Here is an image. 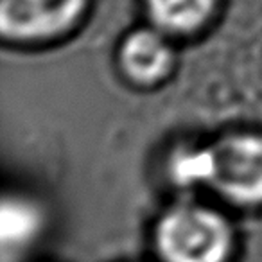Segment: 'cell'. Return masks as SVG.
<instances>
[{
    "label": "cell",
    "mask_w": 262,
    "mask_h": 262,
    "mask_svg": "<svg viewBox=\"0 0 262 262\" xmlns=\"http://www.w3.org/2000/svg\"><path fill=\"white\" fill-rule=\"evenodd\" d=\"M43 228V214L24 196H6L0 210V241L4 257L29 248Z\"/></svg>",
    "instance_id": "5b68a950"
},
{
    "label": "cell",
    "mask_w": 262,
    "mask_h": 262,
    "mask_svg": "<svg viewBox=\"0 0 262 262\" xmlns=\"http://www.w3.org/2000/svg\"><path fill=\"white\" fill-rule=\"evenodd\" d=\"M119 61L137 84H157L171 72L174 54L160 29H137L124 38Z\"/></svg>",
    "instance_id": "277c9868"
},
{
    "label": "cell",
    "mask_w": 262,
    "mask_h": 262,
    "mask_svg": "<svg viewBox=\"0 0 262 262\" xmlns=\"http://www.w3.org/2000/svg\"><path fill=\"white\" fill-rule=\"evenodd\" d=\"M155 243L164 262H226L232 253V225L203 205L169 208L157 223Z\"/></svg>",
    "instance_id": "7a4b0ae2"
},
{
    "label": "cell",
    "mask_w": 262,
    "mask_h": 262,
    "mask_svg": "<svg viewBox=\"0 0 262 262\" xmlns=\"http://www.w3.org/2000/svg\"><path fill=\"white\" fill-rule=\"evenodd\" d=\"M88 0H0V29L6 40L41 41L69 31Z\"/></svg>",
    "instance_id": "3957f363"
},
{
    "label": "cell",
    "mask_w": 262,
    "mask_h": 262,
    "mask_svg": "<svg viewBox=\"0 0 262 262\" xmlns=\"http://www.w3.org/2000/svg\"><path fill=\"white\" fill-rule=\"evenodd\" d=\"M178 185H208L235 205H262V135L239 133L207 147H185L171 162Z\"/></svg>",
    "instance_id": "6da1fadb"
},
{
    "label": "cell",
    "mask_w": 262,
    "mask_h": 262,
    "mask_svg": "<svg viewBox=\"0 0 262 262\" xmlns=\"http://www.w3.org/2000/svg\"><path fill=\"white\" fill-rule=\"evenodd\" d=\"M146 8L157 29L190 34L208 22L215 9V0H146Z\"/></svg>",
    "instance_id": "8992f818"
}]
</instances>
